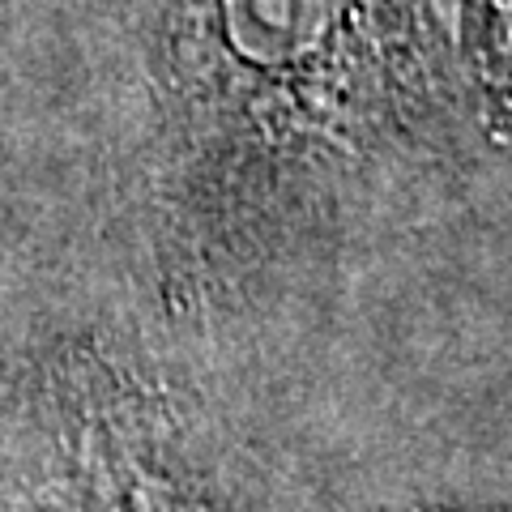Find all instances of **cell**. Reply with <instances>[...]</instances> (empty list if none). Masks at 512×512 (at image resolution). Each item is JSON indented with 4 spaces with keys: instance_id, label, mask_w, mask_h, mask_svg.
Here are the masks:
<instances>
[{
    "instance_id": "1",
    "label": "cell",
    "mask_w": 512,
    "mask_h": 512,
    "mask_svg": "<svg viewBox=\"0 0 512 512\" xmlns=\"http://www.w3.org/2000/svg\"><path fill=\"white\" fill-rule=\"evenodd\" d=\"M355 0H222V30L248 64L278 69L320 47Z\"/></svg>"
}]
</instances>
